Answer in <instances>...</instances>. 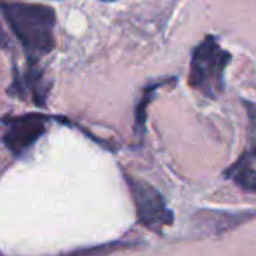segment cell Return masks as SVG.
<instances>
[{
  "label": "cell",
  "mask_w": 256,
  "mask_h": 256,
  "mask_svg": "<svg viewBox=\"0 0 256 256\" xmlns=\"http://www.w3.org/2000/svg\"><path fill=\"white\" fill-rule=\"evenodd\" d=\"M232 54L222 48L216 37L206 35L194 48L188 68L190 89L209 100H218L225 91V72Z\"/></svg>",
  "instance_id": "2"
},
{
  "label": "cell",
  "mask_w": 256,
  "mask_h": 256,
  "mask_svg": "<svg viewBox=\"0 0 256 256\" xmlns=\"http://www.w3.org/2000/svg\"><path fill=\"white\" fill-rule=\"evenodd\" d=\"M0 10L28 61L38 63L40 58L56 48V10L52 7L44 4L0 2Z\"/></svg>",
  "instance_id": "1"
},
{
  "label": "cell",
  "mask_w": 256,
  "mask_h": 256,
  "mask_svg": "<svg viewBox=\"0 0 256 256\" xmlns=\"http://www.w3.org/2000/svg\"><path fill=\"white\" fill-rule=\"evenodd\" d=\"M242 104L248 114V129H246L248 143H246V148H244L242 155H240L237 160L253 164L256 160V104L248 102V100H242Z\"/></svg>",
  "instance_id": "9"
},
{
  "label": "cell",
  "mask_w": 256,
  "mask_h": 256,
  "mask_svg": "<svg viewBox=\"0 0 256 256\" xmlns=\"http://www.w3.org/2000/svg\"><path fill=\"white\" fill-rule=\"evenodd\" d=\"M102 2H117V0H102Z\"/></svg>",
  "instance_id": "11"
},
{
  "label": "cell",
  "mask_w": 256,
  "mask_h": 256,
  "mask_svg": "<svg viewBox=\"0 0 256 256\" xmlns=\"http://www.w3.org/2000/svg\"><path fill=\"white\" fill-rule=\"evenodd\" d=\"M256 216V211H200L196 214V222L200 226H206L211 232H226V230H232L236 226H239L240 223L248 222V220H253Z\"/></svg>",
  "instance_id": "6"
},
{
  "label": "cell",
  "mask_w": 256,
  "mask_h": 256,
  "mask_svg": "<svg viewBox=\"0 0 256 256\" xmlns=\"http://www.w3.org/2000/svg\"><path fill=\"white\" fill-rule=\"evenodd\" d=\"M51 86L46 82L44 72L38 66V63L28 61L26 70L21 74L18 68H14L12 74V84H10L9 92L18 98H28L34 102L37 106H46L48 94Z\"/></svg>",
  "instance_id": "5"
},
{
  "label": "cell",
  "mask_w": 256,
  "mask_h": 256,
  "mask_svg": "<svg viewBox=\"0 0 256 256\" xmlns=\"http://www.w3.org/2000/svg\"><path fill=\"white\" fill-rule=\"evenodd\" d=\"M0 48H2V49H7V48H9V38H7L6 32H4L2 24H0Z\"/></svg>",
  "instance_id": "10"
},
{
  "label": "cell",
  "mask_w": 256,
  "mask_h": 256,
  "mask_svg": "<svg viewBox=\"0 0 256 256\" xmlns=\"http://www.w3.org/2000/svg\"><path fill=\"white\" fill-rule=\"evenodd\" d=\"M126 183L131 192L140 225L155 234H162L166 226L174 223V212L168 208L164 196L155 186L129 174H126Z\"/></svg>",
  "instance_id": "3"
},
{
  "label": "cell",
  "mask_w": 256,
  "mask_h": 256,
  "mask_svg": "<svg viewBox=\"0 0 256 256\" xmlns=\"http://www.w3.org/2000/svg\"><path fill=\"white\" fill-rule=\"evenodd\" d=\"M178 80L176 77H168V78H160L157 82H152V84H146V88L143 89L142 92V100H140L138 106H136V124H134V131L138 134V138L142 140L143 134H145V124H146V106L150 104V102L154 100V94L157 89L164 88L166 84H174Z\"/></svg>",
  "instance_id": "7"
},
{
  "label": "cell",
  "mask_w": 256,
  "mask_h": 256,
  "mask_svg": "<svg viewBox=\"0 0 256 256\" xmlns=\"http://www.w3.org/2000/svg\"><path fill=\"white\" fill-rule=\"evenodd\" d=\"M6 132H4V145L14 155H23L44 134L48 117L42 114H24L18 117L6 118Z\"/></svg>",
  "instance_id": "4"
},
{
  "label": "cell",
  "mask_w": 256,
  "mask_h": 256,
  "mask_svg": "<svg viewBox=\"0 0 256 256\" xmlns=\"http://www.w3.org/2000/svg\"><path fill=\"white\" fill-rule=\"evenodd\" d=\"M225 178L232 180L244 192L256 194V169L251 164H248V162L236 160L225 171Z\"/></svg>",
  "instance_id": "8"
}]
</instances>
